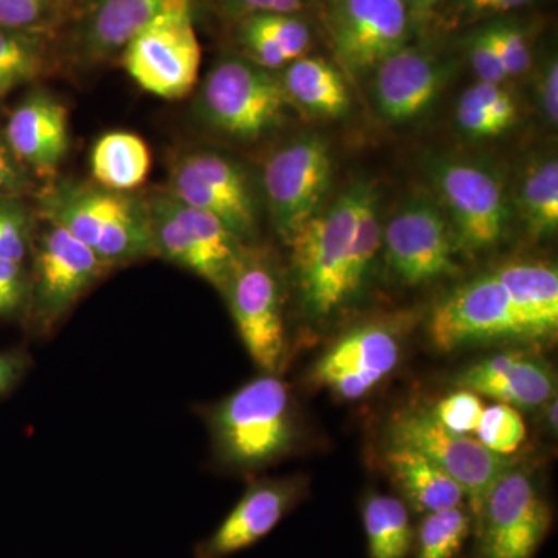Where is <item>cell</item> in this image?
Here are the masks:
<instances>
[{
	"label": "cell",
	"mask_w": 558,
	"mask_h": 558,
	"mask_svg": "<svg viewBox=\"0 0 558 558\" xmlns=\"http://www.w3.org/2000/svg\"><path fill=\"white\" fill-rule=\"evenodd\" d=\"M43 211L108 267L153 255L148 204L128 193L61 183L43 197Z\"/></svg>",
	"instance_id": "6da1fadb"
},
{
	"label": "cell",
	"mask_w": 558,
	"mask_h": 558,
	"mask_svg": "<svg viewBox=\"0 0 558 558\" xmlns=\"http://www.w3.org/2000/svg\"><path fill=\"white\" fill-rule=\"evenodd\" d=\"M216 453L240 470L264 468L295 446L296 418L288 385L275 374L250 380L209 416Z\"/></svg>",
	"instance_id": "7a4b0ae2"
},
{
	"label": "cell",
	"mask_w": 558,
	"mask_h": 558,
	"mask_svg": "<svg viewBox=\"0 0 558 558\" xmlns=\"http://www.w3.org/2000/svg\"><path fill=\"white\" fill-rule=\"evenodd\" d=\"M362 190L363 183L352 186L289 238L301 301L312 317H328L349 301L348 269Z\"/></svg>",
	"instance_id": "3957f363"
},
{
	"label": "cell",
	"mask_w": 558,
	"mask_h": 558,
	"mask_svg": "<svg viewBox=\"0 0 558 558\" xmlns=\"http://www.w3.org/2000/svg\"><path fill=\"white\" fill-rule=\"evenodd\" d=\"M146 204L154 252L223 290L244 255L240 238L211 213L183 204L171 193Z\"/></svg>",
	"instance_id": "277c9868"
},
{
	"label": "cell",
	"mask_w": 558,
	"mask_h": 558,
	"mask_svg": "<svg viewBox=\"0 0 558 558\" xmlns=\"http://www.w3.org/2000/svg\"><path fill=\"white\" fill-rule=\"evenodd\" d=\"M288 100L281 80L269 70L230 58L208 73L201 92V112L215 130L253 140L277 126Z\"/></svg>",
	"instance_id": "5b68a950"
},
{
	"label": "cell",
	"mask_w": 558,
	"mask_h": 558,
	"mask_svg": "<svg viewBox=\"0 0 558 558\" xmlns=\"http://www.w3.org/2000/svg\"><path fill=\"white\" fill-rule=\"evenodd\" d=\"M391 446L416 450L449 473L464 492L473 523L484 499L502 473L513 468L509 457L487 450L478 439L457 435L439 424L432 411H403L389 427Z\"/></svg>",
	"instance_id": "8992f818"
},
{
	"label": "cell",
	"mask_w": 558,
	"mask_h": 558,
	"mask_svg": "<svg viewBox=\"0 0 558 558\" xmlns=\"http://www.w3.org/2000/svg\"><path fill=\"white\" fill-rule=\"evenodd\" d=\"M428 336L440 352L502 340H532L512 296L497 275L465 282L433 307Z\"/></svg>",
	"instance_id": "52a82bcc"
},
{
	"label": "cell",
	"mask_w": 558,
	"mask_h": 558,
	"mask_svg": "<svg viewBox=\"0 0 558 558\" xmlns=\"http://www.w3.org/2000/svg\"><path fill=\"white\" fill-rule=\"evenodd\" d=\"M451 218L457 247L469 253L497 247L509 226L505 186L483 165L454 159H436L429 167Z\"/></svg>",
	"instance_id": "ba28073f"
},
{
	"label": "cell",
	"mask_w": 558,
	"mask_h": 558,
	"mask_svg": "<svg viewBox=\"0 0 558 558\" xmlns=\"http://www.w3.org/2000/svg\"><path fill=\"white\" fill-rule=\"evenodd\" d=\"M201 60L193 9L163 14L121 51L128 75L143 90L163 100H180L193 90Z\"/></svg>",
	"instance_id": "9c48e42d"
},
{
	"label": "cell",
	"mask_w": 558,
	"mask_h": 558,
	"mask_svg": "<svg viewBox=\"0 0 558 558\" xmlns=\"http://www.w3.org/2000/svg\"><path fill=\"white\" fill-rule=\"evenodd\" d=\"M550 521L549 505L531 476L510 468L490 488L475 520L481 558H534Z\"/></svg>",
	"instance_id": "30bf717a"
},
{
	"label": "cell",
	"mask_w": 558,
	"mask_h": 558,
	"mask_svg": "<svg viewBox=\"0 0 558 558\" xmlns=\"http://www.w3.org/2000/svg\"><path fill=\"white\" fill-rule=\"evenodd\" d=\"M381 244L389 269L405 284H424L459 270L451 226L427 196H414L400 205L385 227Z\"/></svg>",
	"instance_id": "8fae6325"
},
{
	"label": "cell",
	"mask_w": 558,
	"mask_h": 558,
	"mask_svg": "<svg viewBox=\"0 0 558 558\" xmlns=\"http://www.w3.org/2000/svg\"><path fill=\"white\" fill-rule=\"evenodd\" d=\"M332 175L329 146L303 135L278 149L264 170V190L279 236L289 238L317 215Z\"/></svg>",
	"instance_id": "7c38bea8"
},
{
	"label": "cell",
	"mask_w": 558,
	"mask_h": 558,
	"mask_svg": "<svg viewBox=\"0 0 558 558\" xmlns=\"http://www.w3.org/2000/svg\"><path fill=\"white\" fill-rule=\"evenodd\" d=\"M223 292L250 357L266 373H278L288 348L281 293L269 264L244 252Z\"/></svg>",
	"instance_id": "4fadbf2b"
},
{
	"label": "cell",
	"mask_w": 558,
	"mask_h": 558,
	"mask_svg": "<svg viewBox=\"0 0 558 558\" xmlns=\"http://www.w3.org/2000/svg\"><path fill=\"white\" fill-rule=\"evenodd\" d=\"M328 27L341 65L359 76L405 47L409 9L400 0H328Z\"/></svg>",
	"instance_id": "5bb4252c"
},
{
	"label": "cell",
	"mask_w": 558,
	"mask_h": 558,
	"mask_svg": "<svg viewBox=\"0 0 558 558\" xmlns=\"http://www.w3.org/2000/svg\"><path fill=\"white\" fill-rule=\"evenodd\" d=\"M402 348L400 330L391 325L369 323L357 326L318 359L312 369V379L337 398H365L396 369Z\"/></svg>",
	"instance_id": "9a60e30c"
},
{
	"label": "cell",
	"mask_w": 558,
	"mask_h": 558,
	"mask_svg": "<svg viewBox=\"0 0 558 558\" xmlns=\"http://www.w3.org/2000/svg\"><path fill=\"white\" fill-rule=\"evenodd\" d=\"M109 267L68 230L50 223L38 245L35 266V315L53 328Z\"/></svg>",
	"instance_id": "2e32d148"
},
{
	"label": "cell",
	"mask_w": 558,
	"mask_h": 558,
	"mask_svg": "<svg viewBox=\"0 0 558 558\" xmlns=\"http://www.w3.org/2000/svg\"><path fill=\"white\" fill-rule=\"evenodd\" d=\"M303 495L296 480L260 481L248 487L219 527L197 548V558H229L267 537Z\"/></svg>",
	"instance_id": "e0dca14e"
},
{
	"label": "cell",
	"mask_w": 558,
	"mask_h": 558,
	"mask_svg": "<svg viewBox=\"0 0 558 558\" xmlns=\"http://www.w3.org/2000/svg\"><path fill=\"white\" fill-rule=\"evenodd\" d=\"M5 143L20 163L38 174H53L70 146L68 109L46 92H33L11 113Z\"/></svg>",
	"instance_id": "ac0fdd59"
},
{
	"label": "cell",
	"mask_w": 558,
	"mask_h": 558,
	"mask_svg": "<svg viewBox=\"0 0 558 558\" xmlns=\"http://www.w3.org/2000/svg\"><path fill=\"white\" fill-rule=\"evenodd\" d=\"M457 384L513 409H538L556 395L553 369L524 352H501L481 360L462 371Z\"/></svg>",
	"instance_id": "d6986e66"
},
{
	"label": "cell",
	"mask_w": 558,
	"mask_h": 558,
	"mask_svg": "<svg viewBox=\"0 0 558 558\" xmlns=\"http://www.w3.org/2000/svg\"><path fill=\"white\" fill-rule=\"evenodd\" d=\"M374 98L389 121H407L421 116L436 100L449 70L425 51H396L377 65Z\"/></svg>",
	"instance_id": "ffe728a7"
},
{
	"label": "cell",
	"mask_w": 558,
	"mask_h": 558,
	"mask_svg": "<svg viewBox=\"0 0 558 558\" xmlns=\"http://www.w3.org/2000/svg\"><path fill=\"white\" fill-rule=\"evenodd\" d=\"M189 9L191 0H97L81 24L78 49L86 61L108 60L163 14Z\"/></svg>",
	"instance_id": "44dd1931"
},
{
	"label": "cell",
	"mask_w": 558,
	"mask_h": 558,
	"mask_svg": "<svg viewBox=\"0 0 558 558\" xmlns=\"http://www.w3.org/2000/svg\"><path fill=\"white\" fill-rule=\"evenodd\" d=\"M385 462L407 508L414 512L428 515L464 506V492L457 481L418 451L391 446Z\"/></svg>",
	"instance_id": "7402d4cb"
},
{
	"label": "cell",
	"mask_w": 558,
	"mask_h": 558,
	"mask_svg": "<svg viewBox=\"0 0 558 558\" xmlns=\"http://www.w3.org/2000/svg\"><path fill=\"white\" fill-rule=\"evenodd\" d=\"M509 290L532 340L553 337L558 328V274L548 264L513 263L494 271Z\"/></svg>",
	"instance_id": "603a6c76"
},
{
	"label": "cell",
	"mask_w": 558,
	"mask_h": 558,
	"mask_svg": "<svg viewBox=\"0 0 558 558\" xmlns=\"http://www.w3.org/2000/svg\"><path fill=\"white\" fill-rule=\"evenodd\" d=\"M90 170L102 189L119 193L138 189L150 170L148 145L132 132H109L92 149Z\"/></svg>",
	"instance_id": "cb8c5ba5"
},
{
	"label": "cell",
	"mask_w": 558,
	"mask_h": 558,
	"mask_svg": "<svg viewBox=\"0 0 558 558\" xmlns=\"http://www.w3.org/2000/svg\"><path fill=\"white\" fill-rule=\"evenodd\" d=\"M281 83L288 98L318 116L339 117L349 108L347 84L339 70L319 58L292 61Z\"/></svg>",
	"instance_id": "d4e9b609"
},
{
	"label": "cell",
	"mask_w": 558,
	"mask_h": 558,
	"mask_svg": "<svg viewBox=\"0 0 558 558\" xmlns=\"http://www.w3.org/2000/svg\"><path fill=\"white\" fill-rule=\"evenodd\" d=\"M369 558H409L414 543L410 510L402 499L371 495L362 506Z\"/></svg>",
	"instance_id": "484cf974"
},
{
	"label": "cell",
	"mask_w": 558,
	"mask_h": 558,
	"mask_svg": "<svg viewBox=\"0 0 558 558\" xmlns=\"http://www.w3.org/2000/svg\"><path fill=\"white\" fill-rule=\"evenodd\" d=\"M520 213L529 233L553 236L558 227V163L542 161L529 170L520 190Z\"/></svg>",
	"instance_id": "4316f807"
},
{
	"label": "cell",
	"mask_w": 558,
	"mask_h": 558,
	"mask_svg": "<svg viewBox=\"0 0 558 558\" xmlns=\"http://www.w3.org/2000/svg\"><path fill=\"white\" fill-rule=\"evenodd\" d=\"M44 33L0 27V83L17 87L49 69V43Z\"/></svg>",
	"instance_id": "83f0119b"
},
{
	"label": "cell",
	"mask_w": 558,
	"mask_h": 558,
	"mask_svg": "<svg viewBox=\"0 0 558 558\" xmlns=\"http://www.w3.org/2000/svg\"><path fill=\"white\" fill-rule=\"evenodd\" d=\"M381 234L384 230H381L379 209H377L376 191L373 186L363 183L357 226H355L354 241H352L351 263L348 269V300L357 295L365 286L381 247Z\"/></svg>",
	"instance_id": "f1b7e54d"
},
{
	"label": "cell",
	"mask_w": 558,
	"mask_h": 558,
	"mask_svg": "<svg viewBox=\"0 0 558 558\" xmlns=\"http://www.w3.org/2000/svg\"><path fill=\"white\" fill-rule=\"evenodd\" d=\"M238 211L256 226V207L244 172L234 161L215 153H193L180 159Z\"/></svg>",
	"instance_id": "f546056e"
},
{
	"label": "cell",
	"mask_w": 558,
	"mask_h": 558,
	"mask_svg": "<svg viewBox=\"0 0 558 558\" xmlns=\"http://www.w3.org/2000/svg\"><path fill=\"white\" fill-rule=\"evenodd\" d=\"M472 527V513L464 506L424 515L417 532L416 558L457 557Z\"/></svg>",
	"instance_id": "4dcf8cb0"
},
{
	"label": "cell",
	"mask_w": 558,
	"mask_h": 558,
	"mask_svg": "<svg viewBox=\"0 0 558 558\" xmlns=\"http://www.w3.org/2000/svg\"><path fill=\"white\" fill-rule=\"evenodd\" d=\"M473 435L487 450L509 457L520 449L527 433L520 411L499 402L484 409Z\"/></svg>",
	"instance_id": "1f68e13d"
},
{
	"label": "cell",
	"mask_w": 558,
	"mask_h": 558,
	"mask_svg": "<svg viewBox=\"0 0 558 558\" xmlns=\"http://www.w3.org/2000/svg\"><path fill=\"white\" fill-rule=\"evenodd\" d=\"M68 0H0V27L49 35Z\"/></svg>",
	"instance_id": "d6a6232c"
},
{
	"label": "cell",
	"mask_w": 558,
	"mask_h": 558,
	"mask_svg": "<svg viewBox=\"0 0 558 558\" xmlns=\"http://www.w3.org/2000/svg\"><path fill=\"white\" fill-rule=\"evenodd\" d=\"M483 411V400L480 396L470 389L461 388L440 399L432 414L449 432L470 436L478 427Z\"/></svg>",
	"instance_id": "836d02e7"
},
{
	"label": "cell",
	"mask_w": 558,
	"mask_h": 558,
	"mask_svg": "<svg viewBox=\"0 0 558 558\" xmlns=\"http://www.w3.org/2000/svg\"><path fill=\"white\" fill-rule=\"evenodd\" d=\"M253 20L277 44L289 62L299 60L310 47V28L292 14L255 13Z\"/></svg>",
	"instance_id": "e575fe53"
},
{
	"label": "cell",
	"mask_w": 558,
	"mask_h": 558,
	"mask_svg": "<svg viewBox=\"0 0 558 558\" xmlns=\"http://www.w3.org/2000/svg\"><path fill=\"white\" fill-rule=\"evenodd\" d=\"M28 218L20 204L0 199V258L22 263L28 247Z\"/></svg>",
	"instance_id": "d590c367"
},
{
	"label": "cell",
	"mask_w": 558,
	"mask_h": 558,
	"mask_svg": "<svg viewBox=\"0 0 558 558\" xmlns=\"http://www.w3.org/2000/svg\"><path fill=\"white\" fill-rule=\"evenodd\" d=\"M457 119L459 128L473 138L497 137L506 132L492 117L476 84H473L459 98Z\"/></svg>",
	"instance_id": "8d00e7d4"
},
{
	"label": "cell",
	"mask_w": 558,
	"mask_h": 558,
	"mask_svg": "<svg viewBox=\"0 0 558 558\" xmlns=\"http://www.w3.org/2000/svg\"><path fill=\"white\" fill-rule=\"evenodd\" d=\"M488 32L508 76H519L526 72L532 57L523 33L512 25H498V27L488 28Z\"/></svg>",
	"instance_id": "74e56055"
},
{
	"label": "cell",
	"mask_w": 558,
	"mask_h": 558,
	"mask_svg": "<svg viewBox=\"0 0 558 558\" xmlns=\"http://www.w3.org/2000/svg\"><path fill=\"white\" fill-rule=\"evenodd\" d=\"M470 62H472V68L478 75L480 83L502 84L509 78L488 31L481 32L472 40Z\"/></svg>",
	"instance_id": "f35d334b"
},
{
	"label": "cell",
	"mask_w": 558,
	"mask_h": 558,
	"mask_svg": "<svg viewBox=\"0 0 558 558\" xmlns=\"http://www.w3.org/2000/svg\"><path fill=\"white\" fill-rule=\"evenodd\" d=\"M242 43L252 54L255 64L260 65V68L267 70L279 69L289 62L286 54L271 40L270 36L256 24L253 16H250L242 25Z\"/></svg>",
	"instance_id": "ab89813d"
},
{
	"label": "cell",
	"mask_w": 558,
	"mask_h": 558,
	"mask_svg": "<svg viewBox=\"0 0 558 558\" xmlns=\"http://www.w3.org/2000/svg\"><path fill=\"white\" fill-rule=\"evenodd\" d=\"M25 296V279L21 263L0 258V315L21 306Z\"/></svg>",
	"instance_id": "60d3db41"
},
{
	"label": "cell",
	"mask_w": 558,
	"mask_h": 558,
	"mask_svg": "<svg viewBox=\"0 0 558 558\" xmlns=\"http://www.w3.org/2000/svg\"><path fill=\"white\" fill-rule=\"evenodd\" d=\"M537 98L543 116L550 124L558 121V64L557 60H549L539 73L537 81Z\"/></svg>",
	"instance_id": "b9f144b4"
},
{
	"label": "cell",
	"mask_w": 558,
	"mask_h": 558,
	"mask_svg": "<svg viewBox=\"0 0 558 558\" xmlns=\"http://www.w3.org/2000/svg\"><path fill=\"white\" fill-rule=\"evenodd\" d=\"M24 186L22 165L7 146L5 140L0 138V196L20 193Z\"/></svg>",
	"instance_id": "7bdbcfd3"
},
{
	"label": "cell",
	"mask_w": 558,
	"mask_h": 558,
	"mask_svg": "<svg viewBox=\"0 0 558 558\" xmlns=\"http://www.w3.org/2000/svg\"><path fill=\"white\" fill-rule=\"evenodd\" d=\"M469 11L475 14L505 13L527 5L532 0H464Z\"/></svg>",
	"instance_id": "ee69618b"
},
{
	"label": "cell",
	"mask_w": 558,
	"mask_h": 558,
	"mask_svg": "<svg viewBox=\"0 0 558 558\" xmlns=\"http://www.w3.org/2000/svg\"><path fill=\"white\" fill-rule=\"evenodd\" d=\"M22 373V362L11 355H0V395L17 380Z\"/></svg>",
	"instance_id": "f6af8a7d"
},
{
	"label": "cell",
	"mask_w": 558,
	"mask_h": 558,
	"mask_svg": "<svg viewBox=\"0 0 558 558\" xmlns=\"http://www.w3.org/2000/svg\"><path fill=\"white\" fill-rule=\"evenodd\" d=\"M236 2L255 13H269L274 0H236Z\"/></svg>",
	"instance_id": "bcb514c9"
},
{
	"label": "cell",
	"mask_w": 558,
	"mask_h": 558,
	"mask_svg": "<svg viewBox=\"0 0 558 558\" xmlns=\"http://www.w3.org/2000/svg\"><path fill=\"white\" fill-rule=\"evenodd\" d=\"M400 2H402L407 9H409V7H414V9H425V7L432 5L436 0H400Z\"/></svg>",
	"instance_id": "7dc6e473"
},
{
	"label": "cell",
	"mask_w": 558,
	"mask_h": 558,
	"mask_svg": "<svg viewBox=\"0 0 558 558\" xmlns=\"http://www.w3.org/2000/svg\"><path fill=\"white\" fill-rule=\"evenodd\" d=\"M548 422L550 427L557 428V399L550 400L548 409Z\"/></svg>",
	"instance_id": "c3c4849f"
},
{
	"label": "cell",
	"mask_w": 558,
	"mask_h": 558,
	"mask_svg": "<svg viewBox=\"0 0 558 558\" xmlns=\"http://www.w3.org/2000/svg\"><path fill=\"white\" fill-rule=\"evenodd\" d=\"M10 90H13V87L7 86V84L0 83V101L3 100V97H5L7 94H9Z\"/></svg>",
	"instance_id": "681fc988"
}]
</instances>
